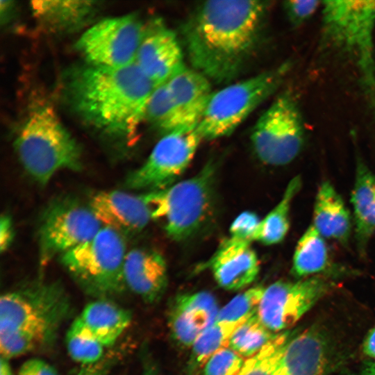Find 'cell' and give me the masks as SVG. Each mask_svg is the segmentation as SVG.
Returning a JSON list of instances; mask_svg holds the SVG:
<instances>
[{"label":"cell","instance_id":"ab89813d","mask_svg":"<svg viewBox=\"0 0 375 375\" xmlns=\"http://www.w3.org/2000/svg\"><path fill=\"white\" fill-rule=\"evenodd\" d=\"M362 350L367 356L375 359V326L368 333L365 338Z\"/></svg>","mask_w":375,"mask_h":375},{"label":"cell","instance_id":"f35d334b","mask_svg":"<svg viewBox=\"0 0 375 375\" xmlns=\"http://www.w3.org/2000/svg\"><path fill=\"white\" fill-rule=\"evenodd\" d=\"M14 238V228L11 218L7 214L2 215L0 219V250L6 251Z\"/></svg>","mask_w":375,"mask_h":375},{"label":"cell","instance_id":"603a6c76","mask_svg":"<svg viewBox=\"0 0 375 375\" xmlns=\"http://www.w3.org/2000/svg\"><path fill=\"white\" fill-rule=\"evenodd\" d=\"M94 1H32L33 16L44 26L53 31H67L83 26L97 7Z\"/></svg>","mask_w":375,"mask_h":375},{"label":"cell","instance_id":"836d02e7","mask_svg":"<svg viewBox=\"0 0 375 375\" xmlns=\"http://www.w3.org/2000/svg\"><path fill=\"white\" fill-rule=\"evenodd\" d=\"M320 3L312 0H289L283 2V7L290 24L293 27H298L314 15Z\"/></svg>","mask_w":375,"mask_h":375},{"label":"cell","instance_id":"7a4b0ae2","mask_svg":"<svg viewBox=\"0 0 375 375\" xmlns=\"http://www.w3.org/2000/svg\"><path fill=\"white\" fill-rule=\"evenodd\" d=\"M155 85L135 63L110 68L89 65L74 71L68 93L74 110L90 125L131 138L145 119Z\"/></svg>","mask_w":375,"mask_h":375},{"label":"cell","instance_id":"7402d4cb","mask_svg":"<svg viewBox=\"0 0 375 375\" xmlns=\"http://www.w3.org/2000/svg\"><path fill=\"white\" fill-rule=\"evenodd\" d=\"M326 343L315 329L293 335L282 356L283 375H324L326 365Z\"/></svg>","mask_w":375,"mask_h":375},{"label":"cell","instance_id":"d4e9b609","mask_svg":"<svg viewBox=\"0 0 375 375\" xmlns=\"http://www.w3.org/2000/svg\"><path fill=\"white\" fill-rule=\"evenodd\" d=\"M329 264L325 238L311 224L299 238L294 249L292 271L297 277L314 276Z\"/></svg>","mask_w":375,"mask_h":375},{"label":"cell","instance_id":"74e56055","mask_svg":"<svg viewBox=\"0 0 375 375\" xmlns=\"http://www.w3.org/2000/svg\"><path fill=\"white\" fill-rule=\"evenodd\" d=\"M115 362L112 356H104L97 363L83 366L76 375H108Z\"/></svg>","mask_w":375,"mask_h":375},{"label":"cell","instance_id":"9a60e30c","mask_svg":"<svg viewBox=\"0 0 375 375\" xmlns=\"http://www.w3.org/2000/svg\"><path fill=\"white\" fill-rule=\"evenodd\" d=\"M88 206L103 226L123 236L140 233L152 219L151 209L142 196L124 191L99 192Z\"/></svg>","mask_w":375,"mask_h":375},{"label":"cell","instance_id":"9c48e42d","mask_svg":"<svg viewBox=\"0 0 375 375\" xmlns=\"http://www.w3.org/2000/svg\"><path fill=\"white\" fill-rule=\"evenodd\" d=\"M103 227L89 206L72 198L51 201L40 218L38 228L39 261L46 266L93 238Z\"/></svg>","mask_w":375,"mask_h":375},{"label":"cell","instance_id":"b9f144b4","mask_svg":"<svg viewBox=\"0 0 375 375\" xmlns=\"http://www.w3.org/2000/svg\"><path fill=\"white\" fill-rule=\"evenodd\" d=\"M360 375H375V362H367L363 367Z\"/></svg>","mask_w":375,"mask_h":375},{"label":"cell","instance_id":"ac0fdd59","mask_svg":"<svg viewBox=\"0 0 375 375\" xmlns=\"http://www.w3.org/2000/svg\"><path fill=\"white\" fill-rule=\"evenodd\" d=\"M126 288L142 300L153 303L160 300L167 285V267L158 252L135 248L127 252L124 266Z\"/></svg>","mask_w":375,"mask_h":375},{"label":"cell","instance_id":"8fae6325","mask_svg":"<svg viewBox=\"0 0 375 375\" xmlns=\"http://www.w3.org/2000/svg\"><path fill=\"white\" fill-rule=\"evenodd\" d=\"M202 140L197 129L163 135L144 164L126 178L125 187L150 192L172 185L186 169Z\"/></svg>","mask_w":375,"mask_h":375},{"label":"cell","instance_id":"f546056e","mask_svg":"<svg viewBox=\"0 0 375 375\" xmlns=\"http://www.w3.org/2000/svg\"><path fill=\"white\" fill-rule=\"evenodd\" d=\"M351 203L354 226H357L364 221L375 206V174L360 157L356 159Z\"/></svg>","mask_w":375,"mask_h":375},{"label":"cell","instance_id":"4dcf8cb0","mask_svg":"<svg viewBox=\"0 0 375 375\" xmlns=\"http://www.w3.org/2000/svg\"><path fill=\"white\" fill-rule=\"evenodd\" d=\"M65 341L69 356L83 366L97 363L104 357L105 347L87 331L77 318L67 330Z\"/></svg>","mask_w":375,"mask_h":375},{"label":"cell","instance_id":"f1b7e54d","mask_svg":"<svg viewBox=\"0 0 375 375\" xmlns=\"http://www.w3.org/2000/svg\"><path fill=\"white\" fill-rule=\"evenodd\" d=\"M145 119L163 135L183 129L166 83L154 88L147 103Z\"/></svg>","mask_w":375,"mask_h":375},{"label":"cell","instance_id":"4316f807","mask_svg":"<svg viewBox=\"0 0 375 375\" xmlns=\"http://www.w3.org/2000/svg\"><path fill=\"white\" fill-rule=\"evenodd\" d=\"M277 334L268 330L255 313L235 328L229 338L228 347L248 359L260 352Z\"/></svg>","mask_w":375,"mask_h":375},{"label":"cell","instance_id":"e575fe53","mask_svg":"<svg viewBox=\"0 0 375 375\" xmlns=\"http://www.w3.org/2000/svg\"><path fill=\"white\" fill-rule=\"evenodd\" d=\"M260 221L256 213L251 211L242 212L233 220L230 226V238L251 242Z\"/></svg>","mask_w":375,"mask_h":375},{"label":"cell","instance_id":"8d00e7d4","mask_svg":"<svg viewBox=\"0 0 375 375\" xmlns=\"http://www.w3.org/2000/svg\"><path fill=\"white\" fill-rule=\"evenodd\" d=\"M17 375H60L49 363L38 358L28 359L21 365Z\"/></svg>","mask_w":375,"mask_h":375},{"label":"cell","instance_id":"2e32d148","mask_svg":"<svg viewBox=\"0 0 375 375\" xmlns=\"http://www.w3.org/2000/svg\"><path fill=\"white\" fill-rule=\"evenodd\" d=\"M215 297L206 291L178 295L169 308L168 325L173 338L186 347L216 321L219 313Z\"/></svg>","mask_w":375,"mask_h":375},{"label":"cell","instance_id":"4fadbf2b","mask_svg":"<svg viewBox=\"0 0 375 375\" xmlns=\"http://www.w3.org/2000/svg\"><path fill=\"white\" fill-rule=\"evenodd\" d=\"M322 38L342 50L367 49L375 23V1H325Z\"/></svg>","mask_w":375,"mask_h":375},{"label":"cell","instance_id":"83f0119b","mask_svg":"<svg viewBox=\"0 0 375 375\" xmlns=\"http://www.w3.org/2000/svg\"><path fill=\"white\" fill-rule=\"evenodd\" d=\"M293 335L289 331L278 333L260 352L246 359L236 375H283L282 356Z\"/></svg>","mask_w":375,"mask_h":375},{"label":"cell","instance_id":"ffe728a7","mask_svg":"<svg viewBox=\"0 0 375 375\" xmlns=\"http://www.w3.org/2000/svg\"><path fill=\"white\" fill-rule=\"evenodd\" d=\"M312 225L325 239L348 244L352 230L351 213L328 181L322 182L317 190Z\"/></svg>","mask_w":375,"mask_h":375},{"label":"cell","instance_id":"e0dca14e","mask_svg":"<svg viewBox=\"0 0 375 375\" xmlns=\"http://www.w3.org/2000/svg\"><path fill=\"white\" fill-rule=\"evenodd\" d=\"M250 242L229 238L224 240L210 261L217 283L223 289L236 291L248 287L260 270L258 256Z\"/></svg>","mask_w":375,"mask_h":375},{"label":"cell","instance_id":"44dd1931","mask_svg":"<svg viewBox=\"0 0 375 375\" xmlns=\"http://www.w3.org/2000/svg\"><path fill=\"white\" fill-rule=\"evenodd\" d=\"M87 331L105 348L115 344L130 326V311L108 299L88 303L76 317Z\"/></svg>","mask_w":375,"mask_h":375},{"label":"cell","instance_id":"d590c367","mask_svg":"<svg viewBox=\"0 0 375 375\" xmlns=\"http://www.w3.org/2000/svg\"><path fill=\"white\" fill-rule=\"evenodd\" d=\"M375 233V206L364 221L355 226V238L356 247L360 255L367 249L369 241Z\"/></svg>","mask_w":375,"mask_h":375},{"label":"cell","instance_id":"ba28073f","mask_svg":"<svg viewBox=\"0 0 375 375\" xmlns=\"http://www.w3.org/2000/svg\"><path fill=\"white\" fill-rule=\"evenodd\" d=\"M305 134L298 103L290 92H285L260 116L251 131V141L261 162L282 166L301 153Z\"/></svg>","mask_w":375,"mask_h":375},{"label":"cell","instance_id":"484cf974","mask_svg":"<svg viewBox=\"0 0 375 375\" xmlns=\"http://www.w3.org/2000/svg\"><path fill=\"white\" fill-rule=\"evenodd\" d=\"M238 326L215 322L202 332L191 347L184 375H196L212 356L228 347L229 338Z\"/></svg>","mask_w":375,"mask_h":375},{"label":"cell","instance_id":"1f68e13d","mask_svg":"<svg viewBox=\"0 0 375 375\" xmlns=\"http://www.w3.org/2000/svg\"><path fill=\"white\" fill-rule=\"evenodd\" d=\"M265 287L254 285L233 298L219 309L217 322L239 325L256 313Z\"/></svg>","mask_w":375,"mask_h":375},{"label":"cell","instance_id":"cb8c5ba5","mask_svg":"<svg viewBox=\"0 0 375 375\" xmlns=\"http://www.w3.org/2000/svg\"><path fill=\"white\" fill-rule=\"evenodd\" d=\"M301 184L300 176H296L289 181L279 202L260 221L252 241L272 245L284 240L290 229L291 205Z\"/></svg>","mask_w":375,"mask_h":375},{"label":"cell","instance_id":"6da1fadb","mask_svg":"<svg viewBox=\"0 0 375 375\" xmlns=\"http://www.w3.org/2000/svg\"><path fill=\"white\" fill-rule=\"evenodd\" d=\"M269 4L222 0L196 6L182 26L193 69L217 83L237 77L260 45Z\"/></svg>","mask_w":375,"mask_h":375},{"label":"cell","instance_id":"7c38bea8","mask_svg":"<svg viewBox=\"0 0 375 375\" xmlns=\"http://www.w3.org/2000/svg\"><path fill=\"white\" fill-rule=\"evenodd\" d=\"M317 275L297 281H277L265 288L257 309L260 322L274 333L287 331L332 288Z\"/></svg>","mask_w":375,"mask_h":375},{"label":"cell","instance_id":"30bf717a","mask_svg":"<svg viewBox=\"0 0 375 375\" xmlns=\"http://www.w3.org/2000/svg\"><path fill=\"white\" fill-rule=\"evenodd\" d=\"M145 26L133 15L103 19L86 30L77 47L89 65L118 68L134 64Z\"/></svg>","mask_w":375,"mask_h":375},{"label":"cell","instance_id":"7bdbcfd3","mask_svg":"<svg viewBox=\"0 0 375 375\" xmlns=\"http://www.w3.org/2000/svg\"><path fill=\"white\" fill-rule=\"evenodd\" d=\"M142 375H158L155 367L152 365L145 366Z\"/></svg>","mask_w":375,"mask_h":375},{"label":"cell","instance_id":"8992f818","mask_svg":"<svg viewBox=\"0 0 375 375\" xmlns=\"http://www.w3.org/2000/svg\"><path fill=\"white\" fill-rule=\"evenodd\" d=\"M126 253L123 235L103 226L93 238L60 258L83 291L98 299L120 294L126 288L124 277Z\"/></svg>","mask_w":375,"mask_h":375},{"label":"cell","instance_id":"5b68a950","mask_svg":"<svg viewBox=\"0 0 375 375\" xmlns=\"http://www.w3.org/2000/svg\"><path fill=\"white\" fill-rule=\"evenodd\" d=\"M215 174V166L210 162L189 178L141 195L152 219L162 222L173 240L189 238L208 219L213 206Z\"/></svg>","mask_w":375,"mask_h":375},{"label":"cell","instance_id":"ee69618b","mask_svg":"<svg viewBox=\"0 0 375 375\" xmlns=\"http://www.w3.org/2000/svg\"><path fill=\"white\" fill-rule=\"evenodd\" d=\"M347 375H354V374H347Z\"/></svg>","mask_w":375,"mask_h":375},{"label":"cell","instance_id":"3957f363","mask_svg":"<svg viewBox=\"0 0 375 375\" xmlns=\"http://www.w3.org/2000/svg\"><path fill=\"white\" fill-rule=\"evenodd\" d=\"M61 283L37 281L0 299L1 356L10 359L52 344L72 313Z\"/></svg>","mask_w":375,"mask_h":375},{"label":"cell","instance_id":"52a82bcc","mask_svg":"<svg viewBox=\"0 0 375 375\" xmlns=\"http://www.w3.org/2000/svg\"><path fill=\"white\" fill-rule=\"evenodd\" d=\"M291 65L284 62L212 93L197 131L203 140L231 135L280 87Z\"/></svg>","mask_w":375,"mask_h":375},{"label":"cell","instance_id":"d6986e66","mask_svg":"<svg viewBox=\"0 0 375 375\" xmlns=\"http://www.w3.org/2000/svg\"><path fill=\"white\" fill-rule=\"evenodd\" d=\"M166 84L176 107L183 129H196L212 94L210 80L185 65Z\"/></svg>","mask_w":375,"mask_h":375},{"label":"cell","instance_id":"60d3db41","mask_svg":"<svg viewBox=\"0 0 375 375\" xmlns=\"http://www.w3.org/2000/svg\"><path fill=\"white\" fill-rule=\"evenodd\" d=\"M0 375H15L8 359L2 356L0 360Z\"/></svg>","mask_w":375,"mask_h":375},{"label":"cell","instance_id":"277c9868","mask_svg":"<svg viewBox=\"0 0 375 375\" xmlns=\"http://www.w3.org/2000/svg\"><path fill=\"white\" fill-rule=\"evenodd\" d=\"M14 146L24 169L42 185L60 170L79 171L82 167L78 144L49 105L31 110Z\"/></svg>","mask_w":375,"mask_h":375},{"label":"cell","instance_id":"d6a6232c","mask_svg":"<svg viewBox=\"0 0 375 375\" xmlns=\"http://www.w3.org/2000/svg\"><path fill=\"white\" fill-rule=\"evenodd\" d=\"M245 360L228 347H225L206 362L201 369V375H236Z\"/></svg>","mask_w":375,"mask_h":375},{"label":"cell","instance_id":"5bb4252c","mask_svg":"<svg viewBox=\"0 0 375 375\" xmlns=\"http://www.w3.org/2000/svg\"><path fill=\"white\" fill-rule=\"evenodd\" d=\"M135 63L155 87L165 83L185 66L176 33L161 19L145 26Z\"/></svg>","mask_w":375,"mask_h":375}]
</instances>
